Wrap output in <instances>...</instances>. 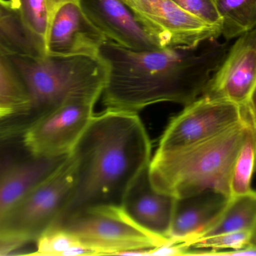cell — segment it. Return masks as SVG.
<instances>
[{
	"label": "cell",
	"instance_id": "obj_1",
	"mask_svg": "<svg viewBox=\"0 0 256 256\" xmlns=\"http://www.w3.org/2000/svg\"><path fill=\"white\" fill-rule=\"evenodd\" d=\"M228 50L218 38L192 48L142 51L108 41L99 51L108 68L104 105L136 113L160 102L185 106L203 94Z\"/></svg>",
	"mask_w": 256,
	"mask_h": 256
},
{
	"label": "cell",
	"instance_id": "obj_2",
	"mask_svg": "<svg viewBox=\"0 0 256 256\" xmlns=\"http://www.w3.org/2000/svg\"><path fill=\"white\" fill-rule=\"evenodd\" d=\"M70 156L76 182L58 222L88 209L121 207L132 183L150 165L152 143L138 113L106 108L94 114Z\"/></svg>",
	"mask_w": 256,
	"mask_h": 256
},
{
	"label": "cell",
	"instance_id": "obj_3",
	"mask_svg": "<svg viewBox=\"0 0 256 256\" xmlns=\"http://www.w3.org/2000/svg\"><path fill=\"white\" fill-rule=\"evenodd\" d=\"M252 120L176 151L155 153L149 165L152 186L176 198L213 191L231 198L236 158Z\"/></svg>",
	"mask_w": 256,
	"mask_h": 256
},
{
	"label": "cell",
	"instance_id": "obj_4",
	"mask_svg": "<svg viewBox=\"0 0 256 256\" xmlns=\"http://www.w3.org/2000/svg\"><path fill=\"white\" fill-rule=\"evenodd\" d=\"M19 71L30 96L26 114L4 125L24 132L39 117L70 98L102 94L108 68L100 56L10 55Z\"/></svg>",
	"mask_w": 256,
	"mask_h": 256
},
{
	"label": "cell",
	"instance_id": "obj_5",
	"mask_svg": "<svg viewBox=\"0 0 256 256\" xmlns=\"http://www.w3.org/2000/svg\"><path fill=\"white\" fill-rule=\"evenodd\" d=\"M76 177V164L70 154L3 217L0 233L34 243L64 214L73 193Z\"/></svg>",
	"mask_w": 256,
	"mask_h": 256
},
{
	"label": "cell",
	"instance_id": "obj_6",
	"mask_svg": "<svg viewBox=\"0 0 256 256\" xmlns=\"http://www.w3.org/2000/svg\"><path fill=\"white\" fill-rule=\"evenodd\" d=\"M55 225L64 227L75 234L86 248L88 255H138L141 250L170 241L138 226L122 206L88 209Z\"/></svg>",
	"mask_w": 256,
	"mask_h": 256
},
{
	"label": "cell",
	"instance_id": "obj_7",
	"mask_svg": "<svg viewBox=\"0 0 256 256\" xmlns=\"http://www.w3.org/2000/svg\"><path fill=\"white\" fill-rule=\"evenodd\" d=\"M102 94H87L68 99L30 123L22 132V141L38 157L68 156L94 117Z\"/></svg>",
	"mask_w": 256,
	"mask_h": 256
},
{
	"label": "cell",
	"instance_id": "obj_8",
	"mask_svg": "<svg viewBox=\"0 0 256 256\" xmlns=\"http://www.w3.org/2000/svg\"><path fill=\"white\" fill-rule=\"evenodd\" d=\"M248 107L201 96L172 117L160 140L156 153H168L200 142L244 121Z\"/></svg>",
	"mask_w": 256,
	"mask_h": 256
},
{
	"label": "cell",
	"instance_id": "obj_9",
	"mask_svg": "<svg viewBox=\"0 0 256 256\" xmlns=\"http://www.w3.org/2000/svg\"><path fill=\"white\" fill-rule=\"evenodd\" d=\"M22 135V132L0 126V222L27 192L69 156H34L24 145Z\"/></svg>",
	"mask_w": 256,
	"mask_h": 256
},
{
	"label": "cell",
	"instance_id": "obj_10",
	"mask_svg": "<svg viewBox=\"0 0 256 256\" xmlns=\"http://www.w3.org/2000/svg\"><path fill=\"white\" fill-rule=\"evenodd\" d=\"M160 48H192L221 36L173 0H122Z\"/></svg>",
	"mask_w": 256,
	"mask_h": 256
},
{
	"label": "cell",
	"instance_id": "obj_11",
	"mask_svg": "<svg viewBox=\"0 0 256 256\" xmlns=\"http://www.w3.org/2000/svg\"><path fill=\"white\" fill-rule=\"evenodd\" d=\"M256 87V27L228 50L202 95L248 107Z\"/></svg>",
	"mask_w": 256,
	"mask_h": 256
},
{
	"label": "cell",
	"instance_id": "obj_12",
	"mask_svg": "<svg viewBox=\"0 0 256 256\" xmlns=\"http://www.w3.org/2000/svg\"><path fill=\"white\" fill-rule=\"evenodd\" d=\"M108 39L94 25L80 0L62 3L54 10L50 24L45 51L46 55L98 56Z\"/></svg>",
	"mask_w": 256,
	"mask_h": 256
},
{
	"label": "cell",
	"instance_id": "obj_13",
	"mask_svg": "<svg viewBox=\"0 0 256 256\" xmlns=\"http://www.w3.org/2000/svg\"><path fill=\"white\" fill-rule=\"evenodd\" d=\"M90 21L108 41L132 51L159 49L122 0H80Z\"/></svg>",
	"mask_w": 256,
	"mask_h": 256
},
{
	"label": "cell",
	"instance_id": "obj_14",
	"mask_svg": "<svg viewBox=\"0 0 256 256\" xmlns=\"http://www.w3.org/2000/svg\"><path fill=\"white\" fill-rule=\"evenodd\" d=\"M174 202L176 198L153 187L148 167L132 183L122 207L138 226L156 237L170 240Z\"/></svg>",
	"mask_w": 256,
	"mask_h": 256
},
{
	"label": "cell",
	"instance_id": "obj_15",
	"mask_svg": "<svg viewBox=\"0 0 256 256\" xmlns=\"http://www.w3.org/2000/svg\"><path fill=\"white\" fill-rule=\"evenodd\" d=\"M227 201L213 191L176 198L170 241L189 243L196 238L218 218Z\"/></svg>",
	"mask_w": 256,
	"mask_h": 256
},
{
	"label": "cell",
	"instance_id": "obj_16",
	"mask_svg": "<svg viewBox=\"0 0 256 256\" xmlns=\"http://www.w3.org/2000/svg\"><path fill=\"white\" fill-rule=\"evenodd\" d=\"M0 48L9 55H46L43 44L27 30L12 0H0Z\"/></svg>",
	"mask_w": 256,
	"mask_h": 256
},
{
	"label": "cell",
	"instance_id": "obj_17",
	"mask_svg": "<svg viewBox=\"0 0 256 256\" xmlns=\"http://www.w3.org/2000/svg\"><path fill=\"white\" fill-rule=\"evenodd\" d=\"M30 99L24 81L12 57L0 48V122H14L24 117Z\"/></svg>",
	"mask_w": 256,
	"mask_h": 256
},
{
	"label": "cell",
	"instance_id": "obj_18",
	"mask_svg": "<svg viewBox=\"0 0 256 256\" xmlns=\"http://www.w3.org/2000/svg\"><path fill=\"white\" fill-rule=\"evenodd\" d=\"M256 225L255 190L252 193L228 198L226 204L218 218L194 240L225 233L236 232L245 230L254 231Z\"/></svg>",
	"mask_w": 256,
	"mask_h": 256
},
{
	"label": "cell",
	"instance_id": "obj_19",
	"mask_svg": "<svg viewBox=\"0 0 256 256\" xmlns=\"http://www.w3.org/2000/svg\"><path fill=\"white\" fill-rule=\"evenodd\" d=\"M221 19L220 34L227 40L256 27V0H214Z\"/></svg>",
	"mask_w": 256,
	"mask_h": 256
},
{
	"label": "cell",
	"instance_id": "obj_20",
	"mask_svg": "<svg viewBox=\"0 0 256 256\" xmlns=\"http://www.w3.org/2000/svg\"><path fill=\"white\" fill-rule=\"evenodd\" d=\"M256 172V126L252 122L236 158L231 178V197L252 193Z\"/></svg>",
	"mask_w": 256,
	"mask_h": 256
},
{
	"label": "cell",
	"instance_id": "obj_21",
	"mask_svg": "<svg viewBox=\"0 0 256 256\" xmlns=\"http://www.w3.org/2000/svg\"><path fill=\"white\" fill-rule=\"evenodd\" d=\"M36 252L32 255H88L80 240L73 233L60 225L46 230L36 242Z\"/></svg>",
	"mask_w": 256,
	"mask_h": 256
},
{
	"label": "cell",
	"instance_id": "obj_22",
	"mask_svg": "<svg viewBox=\"0 0 256 256\" xmlns=\"http://www.w3.org/2000/svg\"><path fill=\"white\" fill-rule=\"evenodd\" d=\"M27 30L45 48L54 9L50 0H12ZM46 52V51H45Z\"/></svg>",
	"mask_w": 256,
	"mask_h": 256
},
{
	"label": "cell",
	"instance_id": "obj_23",
	"mask_svg": "<svg viewBox=\"0 0 256 256\" xmlns=\"http://www.w3.org/2000/svg\"><path fill=\"white\" fill-rule=\"evenodd\" d=\"M254 231L250 230L216 234L197 239L186 243L190 248V255H213L221 251L236 250L249 246Z\"/></svg>",
	"mask_w": 256,
	"mask_h": 256
},
{
	"label": "cell",
	"instance_id": "obj_24",
	"mask_svg": "<svg viewBox=\"0 0 256 256\" xmlns=\"http://www.w3.org/2000/svg\"><path fill=\"white\" fill-rule=\"evenodd\" d=\"M182 9L212 27L220 29L221 19L214 0H173Z\"/></svg>",
	"mask_w": 256,
	"mask_h": 256
},
{
	"label": "cell",
	"instance_id": "obj_25",
	"mask_svg": "<svg viewBox=\"0 0 256 256\" xmlns=\"http://www.w3.org/2000/svg\"><path fill=\"white\" fill-rule=\"evenodd\" d=\"M30 243L20 237L0 233V256L10 255Z\"/></svg>",
	"mask_w": 256,
	"mask_h": 256
},
{
	"label": "cell",
	"instance_id": "obj_26",
	"mask_svg": "<svg viewBox=\"0 0 256 256\" xmlns=\"http://www.w3.org/2000/svg\"><path fill=\"white\" fill-rule=\"evenodd\" d=\"M248 109H249L251 118H252L254 124L256 126V87L255 90H254V93H252Z\"/></svg>",
	"mask_w": 256,
	"mask_h": 256
},
{
	"label": "cell",
	"instance_id": "obj_27",
	"mask_svg": "<svg viewBox=\"0 0 256 256\" xmlns=\"http://www.w3.org/2000/svg\"><path fill=\"white\" fill-rule=\"evenodd\" d=\"M68 1H70V0H50V3L51 6H52V9H54V10H55V9H56L60 5Z\"/></svg>",
	"mask_w": 256,
	"mask_h": 256
},
{
	"label": "cell",
	"instance_id": "obj_28",
	"mask_svg": "<svg viewBox=\"0 0 256 256\" xmlns=\"http://www.w3.org/2000/svg\"><path fill=\"white\" fill-rule=\"evenodd\" d=\"M250 246H256V225L254 233H252V240H251V243Z\"/></svg>",
	"mask_w": 256,
	"mask_h": 256
}]
</instances>
